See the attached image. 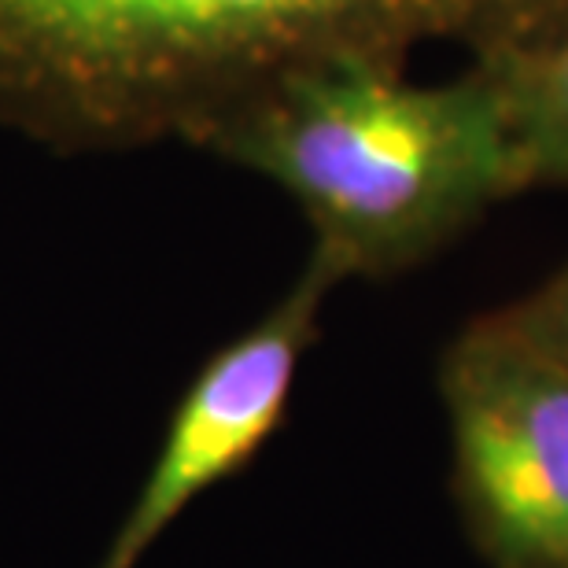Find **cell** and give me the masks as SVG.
I'll use <instances>...</instances> for the list:
<instances>
[{"label":"cell","mask_w":568,"mask_h":568,"mask_svg":"<svg viewBox=\"0 0 568 568\" xmlns=\"http://www.w3.org/2000/svg\"><path fill=\"white\" fill-rule=\"evenodd\" d=\"M450 495L491 568H568V366L491 311L439 362Z\"/></svg>","instance_id":"cell-3"},{"label":"cell","mask_w":568,"mask_h":568,"mask_svg":"<svg viewBox=\"0 0 568 568\" xmlns=\"http://www.w3.org/2000/svg\"><path fill=\"white\" fill-rule=\"evenodd\" d=\"M203 152L288 192L311 222V252L344 281L406 274L528 189L503 93L480 63L439 85L373 60L306 67Z\"/></svg>","instance_id":"cell-2"},{"label":"cell","mask_w":568,"mask_h":568,"mask_svg":"<svg viewBox=\"0 0 568 568\" xmlns=\"http://www.w3.org/2000/svg\"><path fill=\"white\" fill-rule=\"evenodd\" d=\"M473 63L487 67L503 93L525 185L568 189V33Z\"/></svg>","instance_id":"cell-5"},{"label":"cell","mask_w":568,"mask_h":568,"mask_svg":"<svg viewBox=\"0 0 568 568\" xmlns=\"http://www.w3.org/2000/svg\"><path fill=\"white\" fill-rule=\"evenodd\" d=\"M520 336L568 366V263L547 284L498 311Z\"/></svg>","instance_id":"cell-6"},{"label":"cell","mask_w":568,"mask_h":568,"mask_svg":"<svg viewBox=\"0 0 568 568\" xmlns=\"http://www.w3.org/2000/svg\"><path fill=\"white\" fill-rule=\"evenodd\" d=\"M561 33L568 0H0V126L60 155L203 148L306 67Z\"/></svg>","instance_id":"cell-1"},{"label":"cell","mask_w":568,"mask_h":568,"mask_svg":"<svg viewBox=\"0 0 568 568\" xmlns=\"http://www.w3.org/2000/svg\"><path fill=\"white\" fill-rule=\"evenodd\" d=\"M336 284H344L339 270L311 252L303 274L258 322L211 351L170 410L138 495L93 568H141L192 503L258 458L284 425L303 358L317 344L322 311Z\"/></svg>","instance_id":"cell-4"}]
</instances>
